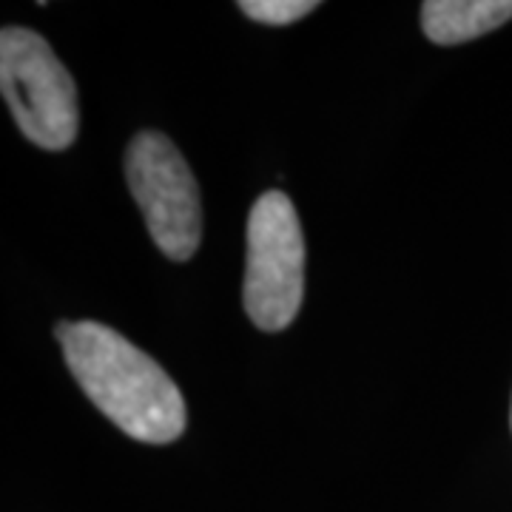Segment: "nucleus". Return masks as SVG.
Wrapping results in <instances>:
<instances>
[{"label":"nucleus","mask_w":512,"mask_h":512,"mask_svg":"<svg viewBox=\"0 0 512 512\" xmlns=\"http://www.w3.org/2000/svg\"><path fill=\"white\" fill-rule=\"evenodd\" d=\"M512 20V0H424L421 29L439 46H458Z\"/></svg>","instance_id":"39448f33"},{"label":"nucleus","mask_w":512,"mask_h":512,"mask_svg":"<svg viewBox=\"0 0 512 512\" xmlns=\"http://www.w3.org/2000/svg\"><path fill=\"white\" fill-rule=\"evenodd\" d=\"M126 180L154 245L171 262L197 254L202 239L200 185L180 148L160 131H140L126 148Z\"/></svg>","instance_id":"20e7f679"},{"label":"nucleus","mask_w":512,"mask_h":512,"mask_svg":"<svg viewBox=\"0 0 512 512\" xmlns=\"http://www.w3.org/2000/svg\"><path fill=\"white\" fill-rule=\"evenodd\" d=\"M316 6L319 3L313 0H242L239 12L268 26H288V23L308 18Z\"/></svg>","instance_id":"423d86ee"},{"label":"nucleus","mask_w":512,"mask_h":512,"mask_svg":"<svg viewBox=\"0 0 512 512\" xmlns=\"http://www.w3.org/2000/svg\"><path fill=\"white\" fill-rule=\"evenodd\" d=\"M242 305L265 333L291 325L305 296V237L293 202L282 191L259 194L245 228Z\"/></svg>","instance_id":"7ed1b4c3"},{"label":"nucleus","mask_w":512,"mask_h":512,"mask_svg":"<svg viewBox=\"0 0 512 512\" xmlns=\"http://www.w3.org/2000/svg\"><path fill=\"white\" fill-rule=\"evenodd\" d=\"M74 382L126 436L171 444L185 433V399L174 379L123 333L100 322H60L55 330Z\"/></svg>","instance_id":"f257e3e1"},{"label":"nucleus","mask_w":512,"mask_h":512,"mask_svg":"<svg viewBox=\"0 0 512 512\" xmlns=\"http://www.w3.org/2000/svg\"><path fill=\"white\" fill-rule=\"evenodd\" d=\"M0 92L29 143L66 151L80 131L77 86L43 37L6 26L0 32Z\"/></svg>","instance_id":"f03ea898"},{"label":"nucleus","mask_w":512,"mask_h":512,"mask_svg":"<svg viewBox=\"0 0 512 512\" xmlns=\"http://www.w3.org/2000/svg\"><path fill=\"white\" fill-rule=\"evenodd\" d=\"M510 427H512V410H510Z\"/></svg>","instance_id":"0eeeda50"}]
</instances>
